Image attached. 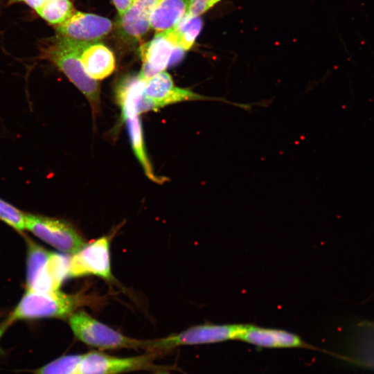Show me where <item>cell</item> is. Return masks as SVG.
Returning a JSON list of instances; mask_svg holds the SVG:
<instances>
[{
	"mask_svg": "<svg viewBox=\"0 0 374 374\" xmlns=\"http://www.w3.org/2000/svg\"><path fill=\"white\" fill-rule=\"evenodd\" d=\"M26 229L63 253L74 254L86 244L70 224L55 218L26 213Z\"/></svg>",
	"mask_w": 374,
	"mask_h": 374,
	"instance_id": "7",
	"label": "cell"
},
{
	"mask_svg": "<svg viewBox=\"0 0 374 374\" xmlns=\"http://www.w3.org/2000/svg\"><path fill=\"white\" fill-rule=\"evenodd\" d=\"M80 58L87 75L96 81L109 77L116 69L114 53L99 42L84 45Z\"/></svg>",
	"mask_w": 374,
	"mask_h": 374,
	"instance_id": "13",
	"label": "cell"
},
{
	"mask_svg": "<svg viewBox=\"0 0 374 374\" xmlns=\"http://www.w3.org/2000/svg\"><path fill=\"white\" fill-rule=\"evenodd\" d=\"M12 1H19V0H12Z\"/></svg>",
	"mask_w": 374,
	"mask_h": 374,
	"instance_id": "28",
	"label": "cell"
},
{
	"mask_svg": "<svg viewBox=\"0 0 374 374\" xmlns=\"http://www.w3.org/2000/svg\"><path fill=\"white\" fill-rule=\"evenodd\" d=\"M247 325L206 323L194 326L177 334L148 340L146 351L161 355L180 346L208 344L238 339Z\"/></svg>",
	"mask_w": 374,
	"mask_h": 374,
	"instance_id": "3",
	"label": "cell"
},
{
	"mask_svg": "<svg viewBox=\"0 0 374 374\" xmlns=\"http://www.w3.org/2000/svg\"><path fill=\"white\" fill-rule=\"evenodd\" d=\"M50 253L33 242H28L26 271L27 290L41 292H51L55 290L46 269Z\"/></svg>",
	"mask_w": 374,
	"mask_h": 374,
	"instance_id": "14",
	"label": "cell"
},
{
	"mask_svg": "<svg viewBox=\"0 0 374 374\" xmlns=\"http://www.w3.org/2000/svg\"><path fill=\"white\" fill-rule=\"evenodd\" d=\"M160 355L149 353L128 357H118L98 352L82 354L75 374H121L140 370L166 371L168 366L154 364Z\"/></svg>",
	"mask_w": 374,
	"mask_h": 374,
	"instance_id": "5",
	"label": "cell"
},
{
	"mask_svg": "<svg viewBox=\"0 0 374 374\" xmlns=\"http://www.w3.org/2000/svg\"><path fill=\"white\" fill-rule=\"evenodd\" d=\"M146 80L138 74L124 78L116 85V100L124 121L141 113Z\"/></svg>",
	"mask_w": 374,
	"mask_h": 374,
	"instance_id": "15",
	"label": "cell"
},
{
	"mask_svg": "<svg viewBox=\"0 0 374 374\" xmlns=\"http://www.w3.org/2000/svg\"><path fill=\"white\" fill-rule=\"evenodd\" d=\"M221 0H189L186 14L190 16H201Z\"/></svg>",
	"mask_w": 374,
	"mask_h": 374,
	"instance_id": "23",
	"label": "cell"
},
{
	"mask_svg": "<svg viewBox=\"0 0 374 374\" xmlns=\"http://www.w3.org/2000/svg\"><path fill=\"white\" fill-rule=\"evenodd\" d=\"M109 240L101 237L85 244L71 258L69 277L96 275L106 280L113 278L111 271Z\"/></svg>",
	"mask_w": 374,
	"mask_h": 374,
	"instance_id": "9",
	"label": "cell"
},
{
	"mask_svg": "<svg viewBox=\"0 0 374 374\" xmlns=\"http://www.w3.org/2000/svg\"><path fill=\"white\" fill-rule=\"evenodd\" d=\"M125 121L127 123L129 138L134 154L142 166L145 175L151 181L155 183H164L166 181H167V178L165 177H159L155 174L152 166L148 159L145 148L141 122L139 116L128 118Z\"/></svg>",
	"mask_w": 374,
	"mask_h": 374,
	"instance_id": "18",
	"label": "cell"
},
{
	"mask_svg": "<svg viewBox=\"0 0 374 374\" xmlns=\"http://www.w3.org/2000/svg\"><path fill=\"white\" fill-rule=\"evenodd\" d=\"M25 2L35 10L42 6L48 0H19Z\"/></svg>",
	"mask_w": 374,
	"mask_h": 374,
	"instance_id": "25",
	"label": "cell"
},
{
	"mask_svg": "<svg viewBox=\"0 0 374 374\" xmlns=\"http://www.w3.org/2000/svg\"><path fill=\"white\" fill-rule=\"evenodd\" d=\"M69 323L74 336L88 346L99 349L141 348L146 350L148 340L128 337L84 311L73 312Z\"/></svg>",
	"mask_w": 374,
	"mask_h": 374,
	"instance_id": "4",
	"label": "cell"
},
{
	"mask_svg": "<svg viewBox=\"0 0 374 374\" xmlns=\"http://www.w3.org/2000/svg\"><path fill=\"white\" fill-rule=\"evenodd\" d=\"M159 0H134L125 13L118 17L117 31L127 44L139 43L150 28V19Z\"/></svg>",
	"mask_w": 374,
	"mask_h": 374,
	"instance_id": "10",
	"label": "cell"
},
{
	"mask_svg": "<svg viewBox=\"0 0 374 374\" xmlns=\"http://www.w3.org/2000/svg\"><path fill=\"white\" fill-rule=\"evenodd\" d=\"M113 23L96 14L75 11L64 22L56 26L57 36L81 44L98 42L112 30Z\"/></svg>",
	"mask_w": 374,
	"mask_h": 374,
	"instance_id": "8",
	"label": "cell"
},
{
	"mask_svg": "<svg viewBox=\"0 0 374 374\" xmlns=\"http://www.w3.org/2000/svg\"><path fill=\"white\" fill-rule=\"evenodd\" d=\"M82 354L65 355L35 370L32 374H75Z\"/></svg>",
	"mask_w": 374,
	"mask_h": 374,
	"instance_id": "20",
	"label": "cell"
},
{
	"mask_svg": "<svg viewBox=\"0 0 374 374\" xmlns=\"http://www.w3.org/2000/svg\"><path fill=\"white\" fill-rule=\"evenodd\" d=\"M175 47L163 33L155 34L150 41L140 46L142 67L139 75L143 79L148 80L164 71L170 66Z\"/></svg>",
	"mask_w": 374,
	"mask_h": 374,
	"instance_id": "12",
	"label": "cell"
},
{
	"mask_svg": "<svg viewBox=\"0 0 374 374\" xmlns=\"http://www.w3.org/2000/svg\"><path fill=\"white\" fill-rule=\"evenodd\" d=\"M203 26L200 16L185 14L172 29L161 33L175 46L184 51L192 48Z\"/></svg>",
	"mask_w": 374,
	"mask_h": 374,
	"instance_id": "17",
	"label": "cell"
},
{
	"mask_svg": "<svg viewBox=\"0 0 374 374\" xmlns=\"http://www.w3.org/2000/svg\"><path fill=\"white\" fill-rule=\"evenodd\" d=\"M26 215L12 204L0 198V220L17 231L26 229Z\"/></svg>",
	"mask_w": 374,
	"mask_h": 374,
	"instance_id": "22",
	"label": "cell"
},
{
	"mask_svg": "<svg viewBox=\"0 0 374 374\" xmlns=\"http://www.w3.org/2000/svg\"><path fill=\"white\" fill-rule=\"evenodd\" d=\"M36 11L45 21L57 26L64 22L75 10L70 0H48Z\"/></svg>",
	"mask_w": 374,
	"mask_h": 374,
	"instance_id": "19",
	"label": "cell"
},
{
	"mask_svg": "<svg viewBox=\"0 0 374 374\" xmlns=\"http://www.w3.org/2000/svg\"><path fill=\"white\" fill-rule=\"evenodd\" d=\"M134 0H112L117 10L118 17H121L128 9Z\"/></svg>",
	"mask_w": 374,
	"mask_h": 374,
	"instance_id": "24",
	"label": "cell"
},
{
	"mask_svg": "<svg viewBox=\"0 0 374 374\" xmlns=\"http://www.w3.org/2000/svg\"><path fill=\"white\" fill-rule=\"evenodd\" d=\"M238 340L268 348H302L314 349L299 335L291 332L247 324Z\"/></svg>",
	"mask_w": 374,
	"mask_h": 374,
	"instance_id": "11",
	"label": "cell"
},
{
	"mask_svg": "<svg viewBox=\"0 0 374 374\" xmlns=\"http://www.w3.org/2000/svg\"><path fill=\"white\" fill-rule=\"evenodd\" d=\"M153 374H170L168 372H166V371H157Z\"/></svg>",
	"mask_w": 374,
	"mask_h": 374,
	"instance_id": "27",
	"label": "cell"
},
{
	"mask_svg": "<svg viewBox=\"0 0 374 374\" xmlns=\"http://www.w3.org/2000/svg\"><path fill=\"white\" fill-rule=\"evenodd\" d=\"M71 258L61 253L51 252L46 264L48 275L56 290L69 277Z\"/></svg>",
	"mask_w": 374,
	"mask_h": 374,
	"instance_id": "21",
	"label": "cell"
},
{
	"mask_svg": "<svg viewBox=\"0 0 374 374\" xmlns=\"http://www.w3.org/2000/svg\"><path fill=\"white\" fill-rule=\"evenodd\" d=\"M10 324L11 323H10L7 319L4 321L3 322H2L1 323H0V343H1V339L3 334L5 333L7 328L10 326ZM2 353H3V350L0 344V354H1Z\"/></svg>",
	"mask_w": 374,
	"mask_h": 374,
	"instance_id": "26",
	"label": "cell"
},
{
	"mask_svg": "<svg viewBox=\"0 0 374 374\" xmlns=\"http://www.w3.org/2000/svg\"><path fill=\"white\" fill-rule=\"evenodd\" d=\"M87 299L81 294H68L55 290L40 292L27 290L7 320L64 318L70 316Z\"/></svg>",
	"mask_w": 374,
	"mask_h": 374,
	"instance_id": "2",
	"label": "cell"
},
{
	"mask_svg": "<svg viewBox=\"0 0 374 374\" xmlns=\"http://www.w3.org/2000/svg\"><path fill=\"white\" fill-rule=\"evenodd\" d=\"M189 0H159L150 19L155 34L168 31L186 13Z\"/></svg>",
	"mask_w": 374,
	"mask_h": 374,
	"instance_id": "16",
	"label": "cell"
},
{
	"mask_svg": "<svg viewBox=\"0 0 374 374\" xmlns=\"http://www.w3.org/2000/svg\"><path fill=\"white\" fill-rule=\"evenodd\" d=\"M195 100H219L233 104L220 98L205 96L190 89L179 87L174 83L171 75L164 71L146 80L141 113L157 110L181 102Z\"/></svg>",
	"mask_w": 374,
	"mask_h": 374,
	"instance_id": "6",
	"label": "cell"
},
{
	"mask_svg": "<svg viewBox=\"0 0 374 374\" xmlns=\"http://www.w3.org/2000/svg\"><path fill=\"white\" fill-rule=\"evenodd\" d=\"M57 37L44 50V56L52 62L86 97L91 106L93 116L100 110V89L98 81L91 78L86 73L80 58L84 45Z\"/></svg>",
	"mask_w": 374,
	"mask_h": 374,
	"instance_id": "1",
	"label": "cell"
}]
</instances>
